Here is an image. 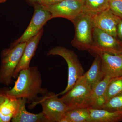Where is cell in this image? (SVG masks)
<instances>
[{"mask_svg":"<svg viewBox=\"0 0 122 122\" xmlns=\"http://www.w3.org/2000/svg\"><path fill=\"white\" fill-rule=\"evenodd\" d=\"M95 59L89 69L84 73L82 77L92 89L103 78L100 57L96 54Z\"/></svg>","mask_w":122,"mask_h":122,"instance_id":"obj_17","label":"cell"},{"mask_svg":"<svg viewBox=\"0 0 122 122\" xmlns=\"http://www.w3.org/2000/svg\"><path fill=\"white\" fill-rule=\"evenodd\" d=\"M34 6V13L29 26L21 36L12 44V46L28 41L37 34L46 23L51 20V14L44 8L41 5L36 4Z\"/></svg>","mask_w":122,"mask_h":122,"instance_id":"obj_8","label":"cell"},{"mask_svg":"<svg viewBox=\"0 0 122 122\" xmlns=\"http://www.w3.org/2000/svg\"><path fill=\"white\" fill-rule=\"evenodd\" d=\"M26 44V42L19 43L2 51L0 83L7 86L12 83L14 72L22 57Z\"/></svg>","mask_w":122,"mask_h":122,"instance_id":"obj_3","label":"cell"},{"mask_svg":"<svg viewBox=\"0 0 122 122\" xmlns=\"http://www.w3.org/2000/svg\"><path fill=\"white\" fill-rule=\"evenodd\" d=\"M41 75L38 67L32 66L21 71L18 74L13 87L7 91V95L16 98L25 99L30 104L29 108L34 107L39 96L48 93L46 88L42 86Z\"/></svg>","mask_w":122,"mask_h":122,"instance_id":"obj_1","label":"cell"},{"mask_svg":"<svg viewBox=\"0 0 122 122\" xmlns=\"http://www.w3.org/2000/svg\"><path fill=\"white\" fill-rule=\"evenodd\" d=\"M9 89L0 88V107L7 96V91ZM0 122H1L0 119Z\"/></svg>","mask_w":122,"mask_h":122,"instance_id":"obj_24","label":"cell"},{"mask_svg":"<svg viewBox=\"0 0 122 122\" xmlns=\"http://www.w3.org/2000/svg\"><path fill=\"white\" fill-rule=\"evenodd\" d=\"M59 94L48 92L40 97L34 104V107L40 104L42 108V113L49 122H59L68 109L66 105L58 98Z\"/></svg>","mask_w":122,"mask_h":122,"instance_id":"obj_6","label":"cell"},{"mask_svg":"<svg viewBox=\"0 0 122 122\" xmlns=\"http://www.w3.org/2000/svg\"><path fill=\"white\" fill-rule=\"evenodd\" d=\"M20 98L11 97L7 95L0 107L1 122H9L16 114L20 106Z\"/></svg>","mask_w":122,"mask_h":122,"instance_id":"obj_14","label":"cell"},{"mask_svg":"<svg viewBox=\"0 0 122 122\" xmlns=\"http://www.w3.org/2000/svg\"><path fill=\"white\" fill-rule=\"evenodd\" d=\"M28 0L30 3L34 5L36 4L42 5L44 2V0Z\"/></svg>","mask_w":122,"mask_h":122,"instance_id":"obj_26","label":"cell"},{"mask_svg":"<svg viewBox=\"0 0 122 122\" xmlns=\"http://www.w3.org/2000/svg\"><path fill=\"white\" fill-rule=\"evenodd\" d=\"M59 122H91L89 108L68 110L61 118Z\"/></svg>","mask_w":122,"mask_h":122,"instance_id":"obj_18","label":"cell"},{"mask_svg":"<svg viewBox=\"0 0 122 122\" xmlns=\"http://www.w3.org/2000/svg\"><path fill=\"white\" fill-rule=\"evenodd\" d=\"M44 32L43 28L39 32L26 42L23 54L14 72L13 78H17L21 71L30 67L31 59L35 55L38 44Z\"/></svg>","mask_w":122,"mask_h":122,"instance_id":"obj_12","label":"cell"},{"mask_svg":"<svg viewBox=\"0 0 122 122\" xmlns=\"http://www.w3.org/2000/svg\"><path fill=\"white\" fill-rule=\"evenodd\" d=\"M104 78H114L122 75V54L99 52Z\"/></svg>","mask_w":122,"mask_h":122,"instance_id":"obj_10","label":"cell"},{"mask_svg":"<svg viewBox=\"0 0 122 122\" xmlns=\"http://www.w3.org/2000/svg\"><path fill=\"white\" fill-rule=\"evenodd\" d=\"M91 122H118L122 121V111L110 112L103 109L89 108Z\"/></svg>","mask_w":122,"mask_h":122,"instance_id":"obj_16","label":"cell"},{"mask_svg":"<svg viewBox=\"0 0 122 122\" xmlns=\"http://www.w3.org/2000/svg\"><path fill=\"white\" fill-rule=\"evenodd\" d=\"M121 95H122V75L111 79L105 92L106 102L113 97Z\"/></svg>","mask_w":122,"mask_h":122,"instance_id":"obj_20","label":"cell"},{"mask_svg":"<svg viewBox=\"0 0 122 122\" xmlns=\"http://www.w3.org/2000/svg\"><path fill=\"white\" fill-rule=\"evenodd\" d=\"M94 26L117 38V28L122 18L108 9L93 15Z\"/></svg>","mask_w":122,"mask_h":122,"instance_id":"obj_11","label":"cell"},{"mask_svg":"<svg viewBox=\"0 0 122 122\" xmlns=\"http://www.w3.org/2000/svg\"><path fill=\"white\" fill-rule=\"evenodd\" d=\"M42 5L51 14V19L63 18L72 22L83 11V5L81 0H63L55 5Z\"/></svg>","mask_w":122,"mask_h":122,"instance_id":"obj_7","label":"cell"},{"mask_svg":"<svg viewBox=\"0 0 122 122\" xmlns=\"http://www.w3.org/2000/svg\"><path fill=\"white\" fill-rule=\"evenodd\" d=\"M92 88L82 76L72 89L63 95L61 100L66 105L68 111L81 108H91Z\"/></svg>","mask_w":122,"mask_h":122,"instance_id":"obj_5","label":"cell"},{"mask_svg":"<svg viewBox=\"0 0 122 122\" xmlns=\"http://www.w3.org/2000/svg\"><path fill=\"white\" fill-rule=\"evenodd\" d=\"M83 11L94 15L109 8V0H81Z\"/></svg>","mask_w":122,"mask_h":122,"instance_id":"obj_19","label":"cell"},{"mask_svg":"<svg viewBox=\"0 0 122 122\" xmlns=\"http://www.w3.org/2000/svg\"><path fill=\"white\" fill-rule=\"evenodd\" d=\"M63 0H44L42 5H50L56 4L62 1Z\"/></svg>","mask_w":122,"mask_h":122,"instance_id":"obj_25","label":"cell"},{"mask_svg":"<svg viewBox=\"0 0 122 122\" xmlns=\"http://www.w3.org/2000/svg\"><path fill=\"white\" fill-rule=\"evenodd\" d=\"M117 39L122 45V19L118 25L117 28Z\"/></svg>","mask_w":122,"mask_h":122,"instance_id":"obj_23","label":"cell"},{"mask_svg":"<svg viewBox=\"0 0 122 122\" xmlns=\"http://www.w3.org/2000/svg\"><path fill=\"white\" fill-rule=\"evenodd\" d=\"M93 15L83 11L73 22L75 33L74 39L71 42V44L80 50L90 51L92 47L94 27Z\"/></svg>","mask_w":122,"mask_h":122,"instance_id":"obj_2","label":"cell"},{"mask_svg":"<svg viewBox=\"0 0 122 122\" xmlns=\"http://www.w3.org/2000/svg\"><path fill=\"white\" fill-rule=\"evenodd\" d=\"M47 55L60 56L65 59L67 63L68 84L65 90L59 94V95H63L73 87L77 81L84 74L85 71L77 55L73 51L65 47L61 46L54 47L49 50Z\"/></svg>","mask_w":122,"mask_h":122,"instance_id":"obj_4","label":"cell"},{"mask_svg":"<svg viewBox=\"0 0 122 122\" xmlns=\"http://www.w3.org/2000/svg\"><path fill=\"white\" fill-rule=\"evenodd\" d=\"M109 9L114 14L122 19V0H109Z\"/></svg>","mask_w":122,"mask_h":122,"instance_id":"obj_22","label":"cell"},{"mask_svg":"<svg viewBox=\"0 0 122 122\" xmlns=\"http://www.w3.org/2000/svg\"><path fill=\"white\" fill-rule=\"evenodd\" d=\"M26 103V99L20 98L19 110L16 114L12 119V122H49L42 112L34 114L27 111L25 107Z\"/></svg>","mask_w":122,"mask_h":122,"instance_id":"obj_13","label":"cell"},{"mask_svg":"<svg viewBox=\"0 0 122 122\" xmlns=\"http://www.w3.org/2000/svg\"><path fill=\"white\" fill-rule=\"evenodd\" d=\"M102 109L110 112L122 111V95L114 96L107 100Z\"/></svg>","mask_w":122,"mask_h":122,"instance_id":"obj_21","label":"cell"},{"mask_svg":"<svg viewBox=\"0 0 122 122\" xmlns=\"http://www.w3.org/2000/svg\"><path fill=\"white\" fill-rule=\"evenodd\" d=\"M120 53L122 54V45L121 46V48H120Z\"/></svg>","mask_w":122,"mask_h":122,"instance_id":"obj_28","label":"cell"},{"mask_svg":"<svg viewBox=\"0 0 122 122\" xmlns=\"http://www.w3.org/2000/svg\"><path fill=\"white\" fill-rule=\"evenodd\" d=\"M111 79L104 78L92 89L91 108L102 109L106 102L105 92Z\"/></svg>","mask_w":122,"mask_h":122,"instance_id":"obj_15","label":"cell"},{"mask_svg":"<svg viewBox=\"0 0 122 122\" xmlns=\"http://www.w3.org/2000/svg\"><path fill=\"white\" fill-rule=\"evenodd\" d=\"M7 0H0V3H3L5 2Z\"/></svg>","mask_w":122,"mask_h":122,"instance_id":"obj_27","label":"cell"},{"mask_svg":"<svg viewBox=\"0 0 122 122\" xmlns=\"http://www.w3.org/2000/svg\"><path fill=\"white\" fill-rule=\"evenodd\" d=\"M93 45L90 51L94 53H120V48L122 45L117 38L94 27L93 31Z\"/></svg>","mask_w":122,"mask_h":122,"instance_id":"obj_9","label":"cell"}]
</instances>
